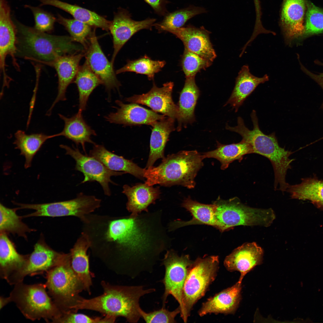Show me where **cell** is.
Masks as SVG:
<instances>
[{
  "label": "cell",
  "instance_id": "cell-16",
  "mask_svg": "<svg viewBox=\"0 0 323 323\" xmlns=\"http://www.w3.org/2000/svg\"><path fill=\"white\" fill-rule=\"evenodd\" d=\"M306 0H283L279 25L287 45L298 41L304 30Z\"/></svg>",
  "mask_w": 323,
  "mask_h": 323
},
{
  "label": "cell",
  "instance_id": "cell-26",
  "mask_svg": "<svg viewBox=\"0 0 323 323\" xmlns=\"http://www.w3.org/2000/svg\"><path fill=\"white\" fill-rule=\"evenodd\" d=\"M92 244L89 235L83 232L69 252L72 268L83 284L84 290L89 294L92 281L87 252Z\"/></svg>",
  "mask_w": 323,
  "mask_h": 323
},
{
  "label": "cell",
  "instance_id": "cell-12",
  "mask_svg": "<svg viewBox=\"0 0 323 323\" xmlns=\"http://www.w3.org/2000/svg\"><path fill=\"white\" fill-rule=\"evenodd\" d=\"M17 29L11 19L10 9L6 0H0V72L3 77L2 88L9 86L12 80L6 71V59L10 56L15 68L19 71L16 59Z\"/></svg>",
  "mask_w": 323,
  "mask_h": 323
},
{
  "label": "cell",
  "instance_id": "cell-43",
  "mask_svg": "<svg viewBox=\"0 0 323 323\" xmlns=\"http://www.w3.org/2000/svg\"><path fill=\"white\" fill-rule=\"evenodd\" d=\"M211 62L185 48L182 65L186 77L195 76L200 70L210 66Z\"/></svg>",
  "mask_w": 323,
  "mask_h": 323
},
{
  "label": "cell",
  "instance_id": "cell-6",
  "mask_svg": "<svg viewBox=\"0 0 323 323\" xmlns=\"http://www.w3.org/2000/svg\"><path fill=\"white\" fill-rule=\"evenodd\" d=\"M14 285L9 296L11 302L26 319L33 321L42 319L55 323L61 315L46 291L45 284H27L22 282Z\"/></svg>",
  "mask_w": 323,
  "mask_h": 323
},
{
  "label": "cell",
  "instance_id": "cell-28",
  "mask_svg": "<svg viewBox=\"0 0 323 323\" xmlns=\"http://www.w3.org/2000/svg\"><path fill=\"white\" fill-rule=\"evenodd\" d=\"M82 112L78 111L70 118L59 114L60 118L64 122V127L62 131L58 134L59 136H63L72 141L77 145H81L85 152V144L89 143L95 144L91 137L96 136L97 134L86 121Z\"/></svg>",
  "mask_w": 323,
  "mask_h": 323
},
{
  "label": "cell",
  "instance_id": "cell-19",
  "mask_svg": "<svg viewBox=\"0 0 323 323\" xmlns=\"http://www.w3.org/2000/svg\"><path fill=\"white\" fill-rule=\"evenodd\" d=\"M161 31L173 34L182 41L185 48L211 62L216 57L210 40V32L203 27L197 28L189 25L175 29L164 28Z\"/></svg>",
  "mask_w": 323,
  "mask_h": 323
},
{
  "label": "cell",
  "instance_id": "cell-34",
  "mask_svg": "<svg viewBox=\"0 0 323 323\" xmlns=\"http://www.w3.org/2000/svg\"><path fill=\"white\" fill-rule=\"evenodd\" d=\"M217 148L213 150L202 153L204 159L213 158L220 162L221 168L224 170L234 161H241L245 155L253 153L251 145L243 140L240 142L224 145L217 142Z\"/></svg>",
  "mask_w": 323,
  "mask_h": 323
},
{
  "label": "cell",
  "instance_id": "cell-8",
  "mask_svg": "<svg viewBox=\"0 0 323 323\" xmlns=\"http://www.w3.org/2000/svg\"><path fill=\"white\" fill-rule=\"evenodd\" d=\"M46 274L48 293L62 313L73 311L83 297V286L72 269L70 253L61 263Z\"/></svg>",
  "mask_w": 323,
  "mask_h": 323
},
{
  "label": "cell",
  "instance_id": "cell-20",
  "mask_svg": "<svg viewBox=\"0 0 323 323\" xmlns=\"http://www.w3.org/2000/svg\"><path fill=\"white\" fill-rule=\"evenodd\" d=\"M83 55L82 53L66 54L58 56L51 61L43 63L54 68L58 78L57 95L47 112V115H51L57 103L66 100L67 89L75 77L80 67V61Z\"/></svg>",
  "mask_w": 323,
  "mask_h": 323
},
{
  "label": "cell",
  "instance_id": "cell-11",
  "mask_svg": "<svg viewBox=\"0 0 323 323\" xmlns=\"http://www.w3.org/2000/svg\"><path fill=\"white\" fill-rule=\"evenodd\" d=\"M193 261L188 255L179 256L173 250H167L162 261L165 272L162 282L164 291L162 297L163 307L169 295L179 304L180 313L183 309V292L188 270Z\"/></svg>",
  "mask_w": 323,
  "mask_h": 323
},
{
  "label": "cell",
  "instance_id": "cell-3",
  "mask_svg": "<svg viewBox=\"0 0 323 323\" xmlns=\"http://www.w3.org/2000/svg\"><path fill=\"white\" fill-rule=\"evenodd\" d=\"M253 127L250 130L245 125L243 119L237 118V126L231 127L226 125V129L240 134L242 140L251 145L253 153L262 156L269 159L272 166L275 175L274 188L282 192L287 191L289 185L286 182L287 170L291 168L293 161L289 157L291 151L286 150L279 145L274 132L269 135L264 134L260 129L256 111L253 110L251 115Z\"/></svg>",
  "mask_w": 323,
  "mask_h": 323
},
{
  "label": "cell",
  "instance_id": "cell-36",
  "mask_svg": "<svg viewBox=\"0 0 323 323\" xmlns=\"http://www.w3.org/2000/svg\"><path fill=\"white\" fill-rule=\"evenodd\" d=\"M79 94L78 111L86 109L90 95L97 86L102 83L85 62L80 66L75 78Z\"/></svg>",
  "mask_w": 323,
  "mask_h": 323
},
{
  "label": "cell",
  "instance_id": "cell-35",
  "mask_svg": "<svg viewBox=\"0 0 323 323\" xmlns=\"http://www.w3.org/2000/svg\"><path fill=\"white\" fill-rule=\"evenodd\" d=\"M13 144L19 149L21 155L24 156L25 168L30 167L33 159L44 143L48 139L59 136L58 134L48 135L43 133L28 134L22 130H17L14 134Z\"/></svg>",
  "mask_w": 323,
  "mask_h": 323
},
{
  "label": "cell",
  "instance_id": "cell-1",
  "mask_svg": "<svg viewBox=\"0 0 323 323\" xmlns=\"http://www.w3.org/2000/svg\"><path fill=\"white\" fill-rule=\"evenodd\" d=\"M162 213L148 211L110 222L106 237L119 251V273L134 278L143 272H151L161 253L170 247Z\"/></svg>",
  "mask_w": 323,
  "mask_h": 323
},
{
  "label": "cell",
  "instance_id": "cell-30",
  "mask_svg": "<svg viewBox=\"0 0 323 323\" xmlns=\"http://www.w3.org/2000/svg\"><path fill=\"white\" fill-rule=\"evenodd\" d=\"M175 120L166 117L152 125L150 152L145 168L153 166L157 160L165 157L164 152L166 144L170 133L175 129Z\"/></svg>",
  "mask_w": 323,
  "mask_h": 323
},
{
  "label": "cell",
  "instance_id": "cell-23",
  "mask_svg": "<svg viewBox=\"0 0 323 323\" xmlns=\"http://www.w3.org/2000/svg\"><path fill=\"white\" fill-rule=\"evenodd\" d=\"M0 276L10 285L25 266L29 255L19 253L7 234L0 233Z\"/></svg>",
  "mask_w": 323,
  "mask_h": 323
},
{
  "label": "cell",
  "instance_id": "cell-45",
  "mask_svg": "<svg viewBox=\"0 0 323 323\" xmlns=\"http://www.w3.org/2000/svg\"><path fill=\"white\" fill-rule=\"evenodd\" d=\"M180 312L179 307L172 311H169L163 307L159 310L148 313L141 308L139 311L141 317L146 323H175V318Z\"/></svg>",
  "mask_w": 323,
  "mask_h": 323
},
{
  "label": "cell",
  "instance_id": "cell-29",
  "mask_svg": "<svg viewBox=\"0 0 323 323\" xmlns=\"http://www.w3.org/2000/svg\"><path fill=\"white\" fill-rule=\"evenodd\" d=\"M266 74L261 77L252 75L248 65L243 66L238 73L232 94L225 105L229 104L237 112L246 99L254 91L257 86L268 81Z\"/></svg>",
  "mask_w": 323,
  "mask_h": 323
},
{
  "label": "cell",
  "instance_id": "cell-50",
  "mask_svg": "<svg viewBox=\"0 0 323 323\" xmlns=\"http://www.w3.org/2000/svg\"><path fill=\"white\" fill-rule=\"evenodd\" d=\"M11 302L9 297H4L1 296L0 297V309L1 310L9 303Z\"/></svg>",
  "mask_w": 323,
  "mask_h": 323
},
{
  "label": "cell",
  "instance_id": "cell-40",
  "mask_svg": "<svg viewBox=\"0 0 323 323\" xmlns=\"http://www.w3.org/2000/svg\"><path fill=\"white\" fill-rule=\"evenodd\" d=\"M206 12L204 7L191 6L167 14L162 22L153 26L160 31L164 28H181L190 19Z\"/></svg>",
  "mask_w": 323,
  "mask_h": 323
},
{
  "label": "cell",
  "instance_id": "cell-47",
  "mask_svg": "<svg viewBox=\"0 0 323 323\" xmlns=\"http://www.w3.org/2000/svg\"><path fill=\"white\" fill-rule=\"evenodd\" d=\"M298 60L300 65L301 70L316 82L322 88L323 90V72L319 74H315L308 70L301 63L299 57H298ZM315 63L318 65L323 66V63L319 61L316 60ZM321 108L323 109V102L322 103Z\"/></svg>",
  "mask_w": 323,
  "mask_h": 323
},
{
  "label": "cell",
  "instance_id": "cell-13",
  "mask_svg": "<svg viewBox=\"0 0 323 323\" xmlns=\"http://www.w3.org/2000/svg\"><path fill=\"white\" fill-rule=\"evenodd\" d=\"M60 147L65 150L66 154L70 156L75 160V169L83 173L84 178L81 183L97 182L101 185L106 195L110 196L111 194L109 184H115L111 180V177L125 173L110 170L94 157L82 153L78 148L74 147L71 148L64 144L60 145Z\"/></svg>",
  "mask_w": 323,
  "mask_h": 323
},
{
  "label": "cell",
  "instance_id": "cell-49",
  "mask_svg": "<svg viewBox=\"0 0 323 323\" xmlns=\"http://www.w3.org/2000/svg\"><path fill=\"white\" fill-rule=\"evenodd\" d=\"M33 65L34 66L36 73V83L35 84V87L33 91L34 93L33 94V96L32 98L31 102L30 103V109L29 113L30 114H32V112L33 110V107L34 105L35 101V97L36 93L37 91L39 81V77L40 75V70H41V66L39 65L38 64L36 65L34 64H33Z\"/></svg>",
  "mask_w": 323,
  "mask_h": 323
},
{
  "label": "cell",
  "instance_id": "cell-33",
  "mask_svg": "<svg viewBox=\"0 0 323 323\" xmlns=\"http://www.w3.org/2000/svg\"><path fill=\"white\" fill-rule=\"evenodd\" d=\"M40 6L50 5L58 8L71 14L74 19L90 26L101 28L108 31L111 22L94 12L80 6L70 4L59 0H39Z\"/></svg>",
  "mask_w": 323,
  "mask_h": 323
},
{
  "label": "cell",
  "instance_id": "cell-4",
  "mask_svg": "<svg viewBox=\"0 0 323 323\" xmlns=\"http://www.w3.org/2000/svg\"><path fill=\"white\" fill-rule=\"evenodd\" d=\"M202 154L196 150L181 151L164 157L157 167L145 168V183L150 186L181 185L194 188L197 173L202 167Z\"/></svg>",
  "mask_w": 323,
  "mask_h": 323
},
{
  "label": "cell",
  "instance_id": "cell-5",
  "mask_svg": "<svg viewBox=\"0 0 323 323\" xmlns=\"http://www.w3.org/2000/svg\"><path fill=\"white\" fill-rule=\"evenodd\" d=\"M16 56L43 63L68 54L72 48L71 38L39 31L16 20Z\"/></svg>",
  "mask_w": 323,
  "mask_h": 323
},
{
  "label": "cell",
  "instance_id": "cell-46",
  "mask_svg": "<svg viewBox=\"0 0 323 323\" xmlns=\"http://www.w3.org/2000/svg\"><path fill=\"white\" fill-rule=\"evenodd\" d=\"M112 319L110 316L105 315L103 317H91L86 315L77 313L72 311L62 313L55 323H112Z\"/></svg>",
  "mask_w": 323,
  "mask_h": 323
},
{
  "label": "cell",
  "instance_id": "cell-25",
  "mask_svg": "<svg viewBox=\"0 0 323 323\" xmlns=\"http://www.w3.org/2000/svg\"><path fill=\"white\" fill-rule=\"evenodd\" d=\"M153 186L145 183H138L132 187L127 185H124L122 193L128 199L126 208L131 213L130 217H136L142 211L148 212V206L155 203L159 198V188Z\"/></svg>",
  "mask_w": 323,
  "mask_h": 323
},
{
  "label": "cell",
  "instance_id": "cell-39",
  "mask_svg": "<svg viewBox=\"0 0 323 323\" xmlns=\"http://www.w3.org/2000/svg\"><path fill=\"white\" fill-rule=\"evenodd\" d=\"M166 64L165 61L155 60L145 55L134 60H128L124 66L117 70L116 74L126 72H134L147 76L149 80L154 79L155 74L161 71Z\"/></svg>",
  "mask_w": 323,
  "mask_h": 323
},
{
  "label": "cell",
  "instance_id": "cell-32",
  "mask_svg": "<svg viewBox=\"0 0 323 323\" xmlns=\"http://www.w3.org/2000/svg\"><path fill=\"white\" fill-rule=\"evenodd\" d=\"M182 206L191 213L192 219L186 222L174 220L169 225V231L186 225L193 224H203L215 227V205L214 204H202L192 200L189 196L184 200Z\"/></svg>",
  "mask_w": 323,
  "mask_h": 323
},
{
  "label": "cell",
  "instance_id": "cell-9",
  "mask_svg": "<svg viewBox=\"0 0 323 323\" xmlns=\"http://www.w3.org/2000/svg\"><path fill=\"white\" fill-rule=\"evenodd\" d=\"M217 256L199 258L193 261L188 272L183 292V309L180 313L186 322L195 304L205 294L215 280L219 267Z\"/></svg>",
  "mask_w": 323,
  "mask_h": 323
},
{
  "label": "cell",
  "instance_id": "cell-17",
  "mask_svg": "<svg viewBox=\"0 0 323 323\" xmlns=\"http://www.w3.org/2000/svg\"><path fill=\"white\" fill-rule=\"evenodd\" d=\"M156 21V19L148 18L135 21L131 18L127 10H119L111 22L109 29L113 38L114 48L111 63L113 65L119 51L133 35L142 29L151 30Z\"/></svg>",
  "mask_w": 323,
  "mask_h": 323
},
{
  "label": "cell",
  "instance_id": "cell-15",
  "mask_svg": "<svg viewBox=\"0 0 323 323\" xmlns=\"http://www.w3.org/2000/svg\"><path fill=\"white\" fill-rule=\"evenodd\" d=\"M86 50L85 62L101 80L110 97L112 90L119 91L121 83L116 77L113 65L103 51L95 32L92 33L89 38Z\"/></svg>",
  "mask_w": 323,
  "mask_h": 323
},
{
  "label": "cell",
  "instance_id": "cell-2",
  "mask_svg": "<svg viewBox=\"0 0 323 323\" xmlns=\"http://www.w3.org/2000/svg\"><path fill=\"white\" fill-rule=\"evenodd\" d=\"M101 284L103 293L90 299L83 298L74 308L76 312L80 310H92L116 318L122 317L129 322L136 323L141 317L140 298L155 291L153 288L144 289L142 286L114 285L104 281Z\"/></svg>",
  "mask_w": 323,
  "mask_h": 323
},
{
  "label": "cell",
  "instance_id": "cell-22",
  "mask_svg": "<svg viewBox=\"0 0 323 323\" xmlns=\"http://www.w3.org/2000/svg\"><path fill=\"white\" fill-rule=\"evenodd\" d=\"M263 251L256 243H246L235 249L224 260L227 270L239 272L240 275L238 281L242 283L245 275L255 266L262 262Z\"/></svg>",
  "mask_w": 323,
  "mask_h": 323
},
{
  "label": "cell",
  "instance_id": "cell-48",
  "mask_svg": "<svg viewBox=\"0 0 323 323\" xmlns=\"http://www.w3.org/2000/svg\"><path fill=\"white\" fill-rule=\"evenodd\" d=\"M150 5L158 14L164 16L167 13L166 8L168 3L167 0H144Z\"/></svg>",
  "mask_w": 323,
  "mask_h": 323
},
{
  "label": "cell",
  "instance_id": "cell-27",
  "mask_svg": "<svg viewBox=\"0 0 323 323\" xmlns=\"http://www.w3.org/2000/svg\"><path fill=\"white\" fill-rule=\"evenodd\" d=\"M89 155L102 162L110 170L129 173L141 179H144L145 168H142L130 160L126 159L107 150L102 145H94Z\"/></svg>",
  "mask_w": 323,
  "mask_h": 323
},
{
  "label": "cell",
  "instance_id": "cell-14",
  "mask_svg": "<svg viewBox=\"0 0 323 323\" xmlns=\"http://www.w3.org/2000/svg\"><path fill=\"white\" fill-rule=\"evenodd\" d=\"M68 255L54 250L46 243L43 237H41L34 245L25 267L16 278L14 285L23 282L28 275L46 273L61 263Z\"/></svg>",
  "mask_w": 323,
  "mask_h": 323
},
{
  "label": "cell",
  "instance_id": "cell-18",
  "mask_svg": "<svg viewBox=\"0 0 323 323\" xmlns=\"http://www.w3.org/2000/svg\"><path fill=\"white\" fill-rule=\"evenodd\" d=\"M174 83L172 82L164 83L158 87L154 83L151 89L147 93L135 95L125 99L129 102L138 103L150 107L153 111L177 119L178 112V106L175 104L172 97Z\"/></svg>",
  "mask_w": 323,
  "mask_h": 323
},
{
  "label": "cell",
  "instance_id": "cell-37",
  "mask_svg": "<svg viewBox=\"0 0 323 323\" xmlns=\"http://www.w3.org/2000/svg\"><path fill=\"white\" fill-rule=\"evenodd\" d=\"M16 208H11L0 204V232L16 234L27 239V234L36 230L30 228L16 213Z\"/></svg>",
  "mask_w": 323,
  "mask_h": 323
},
{
  "label": "cell",
  "instance_id": "cell-10",
  "mask_svg": "<svg viewBox=\"0 0 323 323\" xmlns=\"http://www.w3.org/2000/svg\"><path fill=\"white\" fill-rule=\"evenodd\" d=\"M101 200L93 196L78 194L73 199L58 202L41 204L18 203L19 209H30L33 212L23 216V218L34 217H76L84 222H87L86 216L100 206Z\"/></svg>",
  "mask_w": 323,
  "mask_h": 323
},
{
  "label": "cell",
  "instance_id": "cell-44",
  "mask_svg": "<svg viewBox=\"0 0 323 323\" xmlns=\"http://www.w3.org/2000/svg\"><path fill=\"white\" fill-rule=\"evenodd\" d=\"M29 8L33 16L35 25L36 30L44 32L50 33L54 29V25L57 19L51 13L37 7L26 5Z\"/></svg>",
  "mask_w": 323,
  "mask_h": 323
},
{
  "label": "cell",
  "instance_id": "cell-21",
  "mask_svg": "<svg viewBox=\"0 0 323 323\" xmlns=\"http://www.w3.org/2000/svg\"><path fill=\"white\" fill-rule=\"evenodd\" d=\"M115 103L118 106L116 107V112H111L104 117L110 123L124 126L141 124L151 126L155 122L166 117L136 103L126 104L118 100L115 101Z\"/></svg>",
  "mask_w": 323,
  "mask_h": 323
},
{
  "label": "cell",
  "instance_id": "cell-31",
  "mask_svg": "<svg viewBox=\"0 0 323 323\" xmlns=\"http://www.w3.org/2000/svg\"><path fill=\"white\" fill-rule=\"evenodd\" d=\"M195 76L186 77L184 87L180 94L177 118L178 131L181 130L183 124L184 126L195 120L194 109L199 95Z\"/></svg>",
  "mask_w": 323,
  "mask_h": 323
},
{
  "label": "cell",
  "instance_id": "cell-24",
  "mask_svg": "<svg viewBox=\"0 0 323 323\" xmlns=\"http://www.w3.org/2000/svg\"><path fill=\"white\" fill-rule=\"evenodd\" d=\"M242 283L238 281L232 286L227 288L203 303L198 311L202 317L208 314L234 313L241 299Z\"/></svg>",
  "mask_w": 323,
  "mask_h": 323
},
{
  "label": "cell",
  "instance_id": "cell-7",
  "mask_svg": "<svg viewBox=\"0 0 323 323\" xmlns=\"http://www.w3.org/2000/svg\"><path fill=\"white\" fill-rule=\"evenodd\" d=\"M213 204L215 205V227L221 231L238 226L267 227L275 218L272 209L252 208L242 203L236 197L227 200L219 197Z\"/></svg>",
  "mask_w": 323,
  "mask_h": 323
},
{
  "label": "cell",
  "instance_id": "cell-41",
  "mask_svg": "<svg viewBox=\"0 0 323 323\" xmlns=\"http://www.w3.org/2000/svg\"><path fill=\"white\" fill-rule=\"evenodd\" d=\"M57 21L68 31L72 41L78 42L85 49L87 48L88 40L92 33L91 26L75 19L64 18L59 14L57 15Z\"/></svg>",
  "mask_w": 323,
  "mask_h": 323
},
{
  "label": "cell",
  "instance_id": "cell-38",
  "mask_svg": "<svg viewBox=\"0 0 323 323\" xmlns=\"http://www.w3.org/2000/svg\"><path fill=\"white\" fill-rule=\"evenodd\" d=\"M287 191L292 198L308 200L323 205V181L316 179H304L301 183L289 185Z\"/></svg>",
  "mask_w": 323,
  "mask_h": 323
},
{
  "label": "cell",
  "instance_id": "cell-42",
  "mask_svg": "<svg viewBox=\"0 0 323 323\" xmlns=\"http://www.w3.org/2000/svg\"><path fill=\"white\" fill-rule=\"evenodd\" d=\"M306 12L304 32L298 42L313 35L323 33V10L307 1Z\"/></svg>",
  "mask_w": 323,
  "mask_h": 323
}]
</instances>
